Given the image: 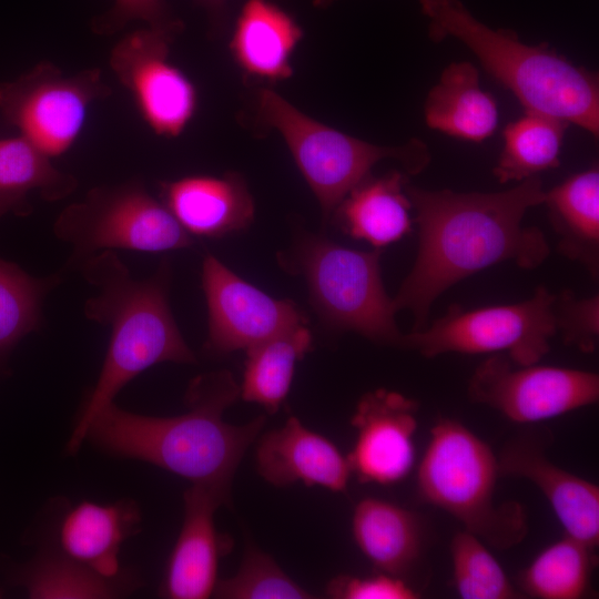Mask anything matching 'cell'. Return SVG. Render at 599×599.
Segmentation results:
<instances>
[{
	"label": "cell",
	"mask_w": 599,
	"mask_h": 599,
	"mask_svg": "<svg viewBox=\"0 0 599 599\" xmlns=\"http://www.w3.org/2000/svg\"><path fill=\"white\" fill-rule=\"evenodd\" d=\"M405 191L416 211L418 250L393 302L397 312H412L413 331L427 326L433 303L459 281L505 261L536 268L549 255L544 233L521 225L526 212L545 201L538 175L502 192L429 191L407 184Z\"/></svg>",
	"instance_id": "obj_1"
},
{
	"label": "cell",
	"mask_w": 599,
	"mask_h": 599,
	"mask_svg": "<svg viewBox=\"0 0 599 599\" xmlns=\"http://www.w3.org/2000/svg\"><path fill=\"white\" fill-rule=\"evenodd\" d=\"M238 395L230 372H210L191 382L184 414L141 415L113 402L94 417L85 439L112 455L156 465L231 497L237 467L265 424L264 416L242 426L223 420Z\"/></svg>",
	"instance_id": "obj_2"
},
{
	"label": "cell",
	"mask_w": 599,
	"mask_h": 599,
	"mask_svg": "<svg viewBox=\"0 0 599 599\" xmlns=\"http://www.w3.org/2000/svg\"><path fill=\"white\" fill-rule=\"evenodd\" d=\"M84 280L98 291L83 307L88 319L110 328V342L98 380L85 399L67 444L75 454L94 417L116 394L146 368L163 362L195 363L170 309V267L135 280L112 250L80 262Z\"/></svg>",
	"instance_id": "obj_3"
},
{
	"label": "cell",
	"mask_w": 599,
	"mask_h": 599,
	"mask_svg": "<svg viewBox=\"0 0 599 599\" xmlns=\"http://www.w3.org/2000/svg\"><path fill=\"white\" fill-rule=\"evenodd\" d=\"M433 41L454 38L518 99L525 111L544 113L599 134L598 78L544 44L529 45L514 31L493 29L461 0H419Z\"/></svg>",
	"instance_id": "obj_4"
},
{
	"label": "cell",
	"mask_w": 599,
	"mask_h": 599,
	"mask_svg": "<svg viewBox=\"0 0 599 599\" xmlns=\"http://www.w3.org/2000/svg\"><path fill=\"white\" fill-rule=\"evenodd\" d=\"M500 478L497 455L464 424L439 418L417 469V494L464 529L499 550L520 544L528 534L525 507L496 502Z\"/></svg>",
	"instance_id": "obj_5"
},
{
	"label": "cell",
	"mask_w": 599,
	"mask_h": 599,
	"mask_svg": "<svg viewBox=\"0 0 599 599\" xmlns=\"http://www.w3.org/2000/svg\"><path fill=\"white\" fill-rule=\"evenodd\" d=\"M255 109L257 120L282 135L325 220L377 162L394 159L416 174L430 160L417 139L399 146L366 142L316 121L270 88L258 89Z\"/></svg>",
	"instance_id": "obj_6"
},
{
	"label": "cell",
	"mask_w": 599,
	"mask_h": 599,
	"mask_svg": "<svg viewBox=\"0 0 599 599\" xmlns=\"http://www.w3.org/2000/svg\"><path fill=\"white\" fill-rule=\"evenodd\" d=\"M379 255L378 250H352L308 235L300 241L293 266L304 275L311 302L329 326L400 347L404 334L383 285Z\"/></svg>",
	"instance_id": "obj_7"
},
{
	"label": "cell",
	"mask_w": 599,
	"mask_h": 599,
	"mask_svg": "<svg viewBox=\"0 0 599 599\" xmlns=\"http://www.w3.org/2000/svg\"><path fill=\"white\" fill-rule=\"evenodd\" d=\"M53 233L71 246L74 262L105 250L155 253L194 244L164 204L138 180L89 190L82 200L61 211Z\"/></svg>",
	"instance_id": "obj_8"
},
{
	"label": "cell",
	"mask_w": 599,
	"mask_h": 599,
	"mask_svg": "<svg viewBox=\"0 0 599 599\" xmlns=\"http://www.w3.org/2000/svg\"><path fill=\"white\" fill-rule=\"evenodd\" d=\"M556 295L539 286L520 303L464 311L453 305L447 313L420 331L404 334L400 347L424 357L446 353H505L518 365L537 364L550 349L557 333Z\"/></svg>",
	"instance_id": "obj_9"
},
{
	"label": "cell",
	"mask_w": 599,
	"mask_h": 599,
	"mask_svg": "<svg viewBox=\"0 0 599 599\" xmlns=\"http://www.w3.org/2000/svg\"><path fill=\"white\" fill-rule=\"evenodd\" d=\"M110 94L100 69L65 75L55 64L42 61L17 80L0 84V111L21 138L53 159L74 145L90 105Z\"/></svg>",
	"instance_id": "obj_10"
},
{
	"label": "cell",
	"mask_w": 599,
	"mask_h": 599,
	"mask_svg": "<svg viewBox=\"0 0 599 599\" xmlns=\"http://www.w3.org/2000/svg\"><path fill=\"white\" fill-rule=\"evenodd\" d=\"M468 395L514 423L536 425L597 403L599 376L573 368L518 365L505 354H495L473 373Z\"/></svg>",
	"instance_id": "obj_11"
},
{
	"label": "cell",
	"mask_w": 599,
	"mask_h": 599,
	"mask_svg": "<svg viewBox=\"0 0 599 599\" xmlns=\"http://www.w3.org/2000/svg\"><path fill=\"white\" fill-rule=\"evenodd\" d=\"M174 35L150 27L123 35L109 63L130 92L146 125L159 136L177 138L197 109L193 81L170 59Z\"/></svg>",
	"instance_id": "obj_12"
},
{
	"label": "cell",
	"mask_w": 599,
	"mask_h": 599,
	"mask_svg": "<svg viewBox=\"0 0 599 599\" xmlns=\"http://www.w3.org/2000/svg\"><path fill=\"white\" fill-rule=\"evenodd\" d=\"M201 277L209 313L205 347L212 354L246 351L306 324L292 301L267 295L211 254L203 260Z\"/></svg>",
	"instance_id": "obj_13"
},
{
	"label": "cell",
	"mask_w": 599,
	"mask_h": 599,
	"mask_svg": "<svg viewBox=\"0 0 599 599\" xmlns=\"http://www.w3.org/2000/svg\"><path fill=\"white\" fill-rule=\"evenodd\" d=\"M552 435L525 425L497 454L499 475L532 483L548 500L566 535L597 549L599 487L554 464L546 454Z\"/></svg>",
	"instance_id": "obj_14"
},
{
	"label": "cell",
	"mask_w": 599,
	"mask_h": 599,
	"mask_svg": "<svg viewBox=\"0 0 599 599\" xmlns=\"http://www.w3.org/2000/svg\"><path fill=\"white\" fill-rule=\"evenodd\" d=\"M418 408L415 399L384 388L362 396L351 419L356 439L347 455L359 483L393 485L407 477L415 463Z\"/></svg>",
	"instance_id": "obj_15"
},
{
	"label": "cell",
	"mask_w": 599,
	"mask_h": 599,
	"mask_svg": "<svg viewBox=\"0 0 599 599\" xmlns=\"http://www.w3.org/2000/svg\"><path fill=\"white\" fill-rule=\"evenodd\" d=\"M183 524L167 561L161 595L171 599H205L217 583L220 557L229 550L227 539L217 532L214 515L231 497L202 485L184 493Z\"/></svg>",
	"instance_id": "obj_16"
},
{
	"label": "cell",
	"mask_w": 599,
	"mask_h": 599,
	"mask_svg": "<svg viewBox=\"0 0 599 599\" xmlns=\"http://www.w3.org/2000/svg\"><path fill=\"white\" fill-rule=\"evenodd\" d=\"M256 467L260 475L276 487L302 481L305 486H321L334 493L346 490L352 474L347 456L294 416L258 439Z\"/></svg>",
	"instance_id": "obj_17"
},
{
	"label": "cell",
	"mask_w": 599,
	"mask_h": 599,
	"mask_svg": "<svg viewBox=\"0 0 599 599\" xmlns=\"http://www.w3.org/2000/svg\"><path fill=\"white\" fill-rule=\"evenodd\" d=\"M159 195L191 236L222 237L246 229L254 217V203L247 185L235 173L187 175L162 181Z\"/></svg>",
	"instance_id": "obj_18"
},
{
	"label": "cell",
	"mask_w": 599,
	"mask_h": 599,
	"mask_svg": "<svg viewBox=\"0 0 599 599\" xmlns=\"http://www.w3.org/2000/svg\"><path fill=\"white\" fill-rule=\"evenodd\" d=\"M303 38L297 21L270 0H245L230 49L245 74L267 81L292 77V55Z\"/></svg>",
	"instance_id": "obj_19"
},
{
	"label": "cell",
	"mask_w": 599,
	"mask_h": 599,
	"mask_svg": "<svg viewBox=\"0 0 599 599\" xmlns=\"http://www.w3.org/2000/svg\"><path fill=\"white\" fill-rule=\"evenodd\" d=\"M140 522V510L131 500L108 505L82 501L61 521L62 554L103 577H118L121 545L138 532Z\"/></svg>",
	"instance_id": "obj_20"
},
{
	"label": "cell",
	"mask_w": 599,
	"mask_h": 599,
	"mask_svg": "<svg viewBox=\"0 0 599 599\" xmlns=\"http://www.w3.org/2000/svg\"><path fill=\"white\" fill-rule=\"evenodd\" d=\"M352 532L361 552L377 571L400 577L420 557L424 526L412 510L378 498H364L355 507Z\"/></svg>",
	"instance_id": "obj_21"
},
{
	"label": "cell",
	"mask_w": 599,
	"mask_h": 599,
	"mask_svg": "<svg viewBox=\"0 0 599 599\" xmlns=\"http://www.w3.org/2000/svg\"><path fill=\"white\" fill-rule=\"evenodd\" d=\"M424 115L430 129L474 142L489 138L498 124L497 103L480 88L478 71L467 61L445 68L427 94Z\"/></svg>",
	"instance_id": "obj_22"
},
{
	"label": "cell",
	"mask_w": 599,
	"mask_h": 599,
	"mask_svg": "<svg viewBox=\"0 0 599 599\" xmlns=\"http://www.w3.org/2000/svg\"><path fill=\"white\" fill-rule=\"evenodd\" d=\"M406 184L400 172L365 177L335 210L342 229L375 247L398 241L412 225Z\"/></svg>",
	"instance_id": "obj_23"
},
{
	"label": "cell",
	"mask_w": 599,
	"mask_h": 599,
	"mask_svg": "<svg viewBox=\"0 0 599 599\" xmlns=\"http://www.w3.org/2000/svg\"><path fill=\"white\" fill-rule=\"evenodd\" d=\"M544 203L560 237L558 250L593 276L599 258V171L591 167L546 192Z\"/></svg>",
	"instance_id": "obj_24"
},
{
	"label": "cell",
	"mask_w": 599,
	"mask_h": 599,
	"mask_svg": "<svg viewBox=\"0 0 599 599\" xmlns=\"http://www.w3.org/2000/svg\"><path fill=\"white\" fill-rule=\"evenodd\" d=\"M78 186L77 179L58 170L27 140H0V217L29 213L28 194L38 191L49 202L62 200Z\"/></svg>",
	"instance_id": "obj_25"
},
{
	"label": "cell",
	"mask_w": 599,
	"mask_h": 599,
	"mask_svg": "<svg viewBox=\"0 0 599 599\" xmlns=\"http://www.w3.org/2000/svg\"><path fill=\"white\" fill-rule=\"evenodd\" d=\"M311 346L312 334L304 324L246 349L241 397L276 413L287 397L296 363Z\"/></svg>",
	"instance_id": "obj_26"
},
{
	"label": "cell",
	"mask_w": 599,
	"mask_h": 599,
	"mask_svg": "<svg viewBox=\"0 0 599 599\" xmlns=\"http://www.w3.org/2000/svg\"><path fill=\"white\" fill-rule=\"evenodd\" d=\"M596 565V549L565 535L520 571L518 590L536 599H580L590 588Z\"/></svg>",
	"instance_id": "obj_27"
},
{
	"label": "cell",
	"mask_w": 599,
	"mask_h": 599,
	"mask_svg": "<svg viewBox=\"0 0 599 599\" xmlns=\"http://www.w3.org/2000/svg\"><path fill=\"white\" fill-rule=\"evenodd\" d=\"M569 123L526 111L504 130V148L494 174L499 182H521L559 165L564 134Z\"/></svg>",
	"instance_id": "obj_28"
},
{
	"label": "cell",
	"mask_w": 599,
	"mask_h": 599,
	"mask_svg": "<svg viewBox=\"0 0 599 599\" xmlns=\"http://www.w3.org/2000/svg\"><path fill=\"white\" fill-rule=\"evenodd\" d=\"M32 599L114 598L135 583L125 577L106 578L65 555H42L16 575Z\"/></svg>",
	"instance_id": "obj_29"
},
{
	"label": "cell",
	"mask_w": 599,
	"mask_h": 599,
	"mask_svg": "<svg viewBox=\"0 0 599 599\" xmlns=\"http://www.w3.org/2000/svg\"><path fill=\"white\" fill-rule=\"evenodd\" d=\"M58 276L35 278L0 258V357L39 327L44 295Z\"/></svg>",
	"instance_id": "obj_30"
},
{
	"label": "cell",
	"mask_w": 599,
	"mask_h": 599,
	"mask_svg": "<svg viewBox=\"0 0 599 599\" xmlns=\"http://www.w3.org/2000/svg\"><path fill=\"white\" fill-rule=\"evenodd\" d=\"M453 580L463 599H517L522 595L479 537L463 529L450 541Z\"/></svg>",
	"instance_id": "obj_31"
},
{
	"label": "cell",
	"mask_w": 599,
	"mask_h": 599,
	"mask_svg": "<svg viewBox=\"0 0 599 599\" xmlns=\"http://www.w3.org/2000/svg\"><path fill=\"white\" fill-rule=\"evenodd\" d=\"M213 595L224 599L313 598L287 576L275 560L252 544L235 576L219 580Z\"/></svg>",
	"instance_id": "obj_32"
},
{
	"label": "cell",
	"mask_w": 599,
	"mask_h": 599,
	"mask_svg": "<svg viewBox=\"0 0 599 599\" xmlns=\"http://www.w3.org/2000/svg\"><path fill=\"white\" fill-rule=\"evenodd\" d=\"M556 329L567 345H572L582 353H592L599 337L598 296L576 298L569 291L556 296Z\"/></svg>",
	"instance_id": "obj_33"
},
{
	"label": "cell",
	"mask_w": 599,
	"mask_h": 599,
	"mask_svg": "<svg viewBox=\"0 0 599 599\" xmlns=\"http://www.w3.org/2000/svg\"><path fill=\"white\" fill-rule=\"evenodd\" d=\"M135 20L174 37L184 28L183 21L173 13L166 0H114L108 12L93 20L92 30L99 34H112Z\"/></svg>",
	"instance_id": "obj_34"
},
{
	"label": "cell",
	"mask_w": 599,
	"mask_h": 599,
	"mask_svg": "<svg viewBox=\"0 0 599 599\" xmlns=\"http://www.w3.org/2000/svg\"><path fill=\"white\" fill-rule=\"evenodd\" d=\"M336 599H416L419 593L400 577L379 572L376 576L357 577L342 575L333 578L326 588Z\"/></svg>",
	"instance_id": "obj_35"
},
{
	"label": "cell",
	"mask_w": 599,
	"mask_h": 599,
	"mask_svg": "<svg viewBox=\"0 0 599 599\" xmlns=\"http://www.w3.org/2000/svg\"><path fill=\"white\" fill-rule=\"evenodd\" d=\"M197 4L203 7L212 19L219 20L224 13L227 0H195Z\"/></svg>",
	"instance_id": "obj_36"
},
{
	"label": "cell",
	"mask_w": 599,
	"mask_h": 599,
	"mask_svg": "<svg viewBox=\"0 0 599 599\" xmlns=\"http://www.w3.org/2000/svg\"><path fill=\"white\" fill-rule=\"evenodd\" d=\"M335 0H313V3L316 6V7H327L329 6L331 3H333Z\"/></svg>",
	"instance_id": "obj_37"
},
{
	"label": "cell",
	"mask_w": 599,
	"mask_h": 599,
	"mask_svg": "<svg viewBox=\"0 0 599 599\" xmlns=\"http://www.w3.org/2000/svg\"><path fill=\"white\" fill-rule=\"evenodd\" d=\"M0 597H1V591H0Z\"/></svg>",
	"instance_id": "obj_38"
}]
</instances>
